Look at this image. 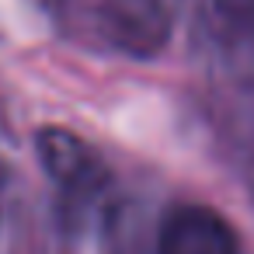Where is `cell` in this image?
I'll return each instance as SVG.
<instances>
[{"mask_svg":"<svg viewBox=\"0 0 254 254\" xmlns=\"http://www.w3.org/2000/svg\"><path fill=\"white\" fill-rule=\"evenodd\" d=\"M157 254H237V237L219 212L178 205L160 226Z\"/></svg>","mask_w":254,"mask_h":254,"instance_id":"cell-1","label":"cell"},{"mask_svg":"<svg viewBox=\"0 0 254 254\" xmlns=\"http://www.w3.org/2000/svg\"><path fill=\"white\" fill-rule=\"evenodd\" d=\"M101 32L126 53H153L167 39V14L160 0H101Z\"/></svg>","mask_w":254,"mask_h":254,"instance_id":"cell-2","label":"cell"},{"mask_svg":"<svg viewBox=\"0 0 254 254\" xmlns=\"http://www.w3.org/2000/svg\"><path fill=\"white\" fill-rule=\"evenodd\" d=\"M39 157H42L49 178H56L60 185H66L73 191H84L87 185L98 181V167H94L91 150L80 139H73L70 132L46 129L39 136Z\"/></svg>","mask_w":254,"mask_h":254,"instance_id":"cell-3","label":"cell"},{"mask_svg":"<svg viewBox=\"0 0 254 254\" xmlns=\"http://www.w3.org/2000/svg\"><path fill=\"white\" fill-rule=\"evenodd\" d=\"M216 11L240 32H254V0H212Z\"/></svg>","mask_w":254,"mask_h":254,"instance_id":"cell-4","label":"cell"}]
</instances>
